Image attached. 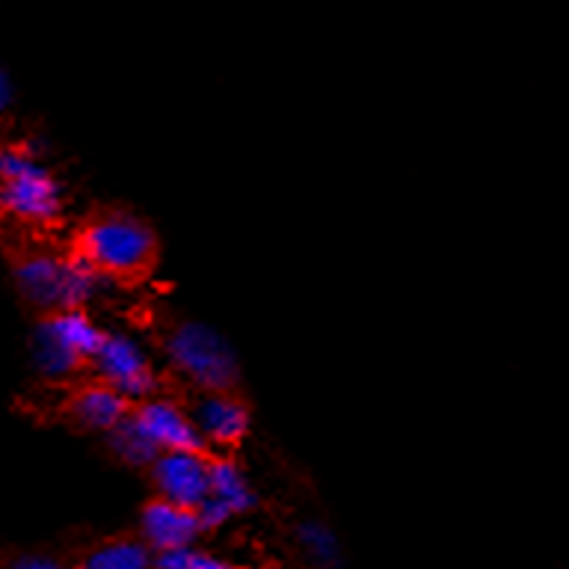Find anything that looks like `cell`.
<instances>
[{
	"mask_svg": "<svg viewBox=\"0 0 569 569\" xmlns=\"http://www.w3.org/2000/svg\"><path fill=\"white\" fill-rule=\"evenodd\" d=\"M202 522L190 507L172 505L167 498H151L140 510V540L149 546L151 555L187 549L202 537Z\"/></svg>",
	"mask_w": 569,
	"mask_h": 569,
	"instance_id": "cell-11",
	"label": "cell"
},
{
	"mask_svg": "<svg viewBox=\"0 0 569 569\" xmlns=\"http://www.w3.org/2000/svg\"><path fill=\"white\" fill-rule=\"evenodd\" d=\"M190 418L208 453H231L252 433V407L238 389L202 391L190 407Z\"/></svg>",
	"mask_w": 569,
	"mask_h": 569,
	"instance_id": "cell-8",
	"label": "cell"
},
{
	"mask_svg": "<svg viewBox=\"0 0 569 569\" xmlns=\"http://www.w3.org/2000/svg\"><path fill=\"white\" fill-rule=\"evenodd\" d=\"M104 439H107V448L113 451L116 460L124 462V466H131V469H149V462L158 457V453L149 448V442L133 430V425L128 421V418H124L122 425L116 427V430H110Z\"/></svg>",
	"mask_w": 569,
	"mask_h": 569,
	"instance_id": "cell-15",
	"label": "cell"
},
{
	"mask_svg": "<svg viewBox=\"0 0 569 569\" xmlns=\"http://www.w3.org/2000/svg\"><path fill=\"white\" fill-rule=\"evenodd\" d=\"M107 329L89 309H66L39 315L30 338V356L39 377L48 382H69L89 371L92 356L101 347Z\"/></svg>",
	"mask_w": 569,
	"mask_h": 569,
	"instance_id": "cell-5",
	"label": "cell"
},
{
	"mask_svg": "<svg viewBox=\"0 0 569 569\" xmlns=\"http://www.w3.org/2000/svg\"><path fill=\"white\" fill-rule=\"evenodd\" d=\"M9 104H12V87H9V78L0 69V116H7Z\"/></svg>",
	"mask_w": 569,
	"mask_h": 569,
	"instance_id": "cell-18",
	"label": "cell"
},
{
	"mask_svg": "<svg viewBox=\"0 0 569 569\" xmlns=\"http://www.w3.org/2000/svg\"><path fill=\"white\" fill-rule=\"evenodd\" d=\"M258 496L252 480L231 453H211V475H208V498L196 507L202 531H217L234 522L238 516L256 510Z\"/></svg>",
	"mask_w": 569,
	"mask_h": 569,
	"instance_id": "cell-9",
	"label": "cell"
},
{
	"mask_svg": "<svg viewBox=\"0 0 569 569\" xmlns=\"http://www.w3.org/2000/svg\"><path fill=\"white\" fill-rule=\"evenodd\" d=\"M71 252L83 258L104 282H140L160 258L158 231L128 208H101L80 222Z\"/></svg>",
	"mask_w": 569,
	"mask_h": 569,
	"instance_id": "cell-1",
	"label": "cell"
},
{
	"mask_svg": "<svg viewBox=\"0 0 569 569\" xmlns=\"http://www.w3.org/2000/svg\"><path fill=\"white\" fill-rule=\"evenodd\" d=\"M89 371L96 380L107 382L110 389L119 391L131 403L160 391L154 359L140 338H133L131 332H104L101 347L89 362Z\"/></svg>",
	"mask_w": 569,
	"mask_h": 569,
	"instance_id": "cell-6",
	"label": "cell"
},
{
	"mask_svg": "<svg viewBox=\"0 0 569 569\" xmlns=\"http://www.w3.org/2000/svg\"><path fill=\"white\" fill-rule=\"evenodd\" d=\"M154 555L140 537H110L83 551L74 569H151Z\"/></svg>",
	"mask_w": 569,
	"mask_h": 569,
	"instance_id": "cell-13",
	"label": "cell"
},
{
	"mask_svg": "<svg viewBox=\"0 0 569 569\" xmlns=\"http://www.w3.org/2000/svg\"><path fill=\"white\" fill-rule=\"evenodd\" d=\"M0 569H71L66 560L53 558V555H39V551H30V555H16V558H7L0 563Z\"/></svg>",
	"mask_w": 569,
	"mask_h": 569,
	"instance_id": "cell-17",
	"label": "cell"
},
{
	"mask_svg": "<svg viewBox=\"0 0 569 569\" xmlns=\"http://www.w3.org/2000/svg\"><path fill=\"white\" fill-rule=\"evenodd\" d=\"M12 284L36 315H51L66 309H89V302L96 300L107 282L71 249H30L12 261Z\"/></svg>",
	"mask_w": 569,
	"mask_h": 569,
	"instance_id": "cell-2",
	"label": "cell"
},
{
	"mask_svg": "<svg viewBox=\"0 0 569 569\" xmlns=\"http://www.w3.org/2000/svg\"><path fill=\"white\" fill-rule=\"evenodd\" d=\"M131 412V400H124L116 389H110L101 380L80 382L78 389L69 395V418L71 425H78L87 433L107 436L110 430L122 425Z\"/></svg>",
	"mask_w": 569,
	"mask_h": 569,
	"instance_id": "cell-12",
	"label": "cell"
},
{
	"mask_svg": "<svg viewBox=\"0 0 569 569\" xmlns=\"http://www.w3.org/2000/svg\"><path fill=\"white\" fill-rule=\"evenodd\" d=\"M151 569H243V567H238L234 560L222 558V555L199 549V546H187V549L154 555Z\"/></svg>",
	"mask_w": 569,
	"mask_h": 569,
	"instance_id": "cell-16",
	"label": "cell"
},
{
	"mask_svg": "<svg viewBox=\"0 0 569 569\" xmlns=\"http://www.w3.org/2000/svg\"><path fill=\"white\" fill-rule=\"evenodd\" d=\"M66 190L42 154L18 142L0 149V211L24 226H51L62 217Z\"/></svg>",
	"mask_w": 569,
	"mask_h": 569,
	"instance_id": "cell-4",
	"label": "cell"
},
{
	"mask_svg": "<svg viewBox=\"0 0 569 569\" xmlns=\"http://www.w3.org/2000/svg\"><path fill=\"white\" fill-rule=\"evenodd\" d=\"M163 356L172 373L202 391L238 389L240 359L220 329L202 320H178L163 338Z\"/></svg>",
	"mask_w": 569,
	"mask_h": 569,
	"instance_id": "cell-3",
	"label": "cell"
},
{
	"mask_svg": "<svg viewBox=\"0 0 569 569\" xmlns=\"http://www.w3.org/2000/svg\"><path fill=\"white\" fill-rule=\"evenodd\" d=\"M297 546L302 549L306 560L315 569H338L341 567V542H338L336 531L320 519H302L293 528Z\"/></svg>",
	"mask_w": 569,
	"mask_h": 569,
	"instance_id": "cell-14",
	"label": "cell"
},
{
	"mask_svg": "<svg viewBox=\"0 0 569 569\" xmlns=\"http://www.w3.org/2000/svg\"><path fill=\"white\" fill-rule=\"evenodd\" d=\"M149 478L154 496L172 505L196 507L208 498V475H211V453L208 451H160L149 462Z\"/></svg>",
	"mask_w": 569,
	"mask_h": 569,
	"instance_id": "cell-10",
	"label": "cell"
},
{
	"mask_svg": "<svg viewBox=\"0 0 569 569\" xmlns=\"http://www.w3.org/2000/svg\"><path fill=\"white\" fill-rule=\"evenodd\" d=\"M128 421L133 430L149 442L154 453L160 451H204L202 439L196 433L190 407L172 395L154 391L149 398L131 403Z\"/></svg>",
	"mask_w": 569,
	"mask_h": 569,
	"instance_id": "cell-7",
	"label": "cell"
}]
</instances>
